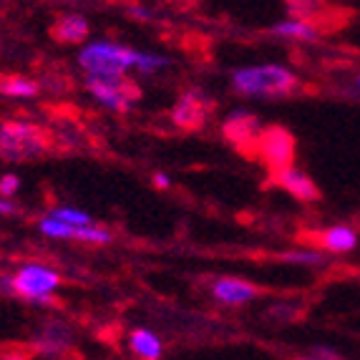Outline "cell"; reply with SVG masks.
Wrapping results in <instances>:
<instances>
[{
	"label": "cell",
	"mask_w": 360,
	"mask_h": 360,
	"mask_svg": "<svg viewBox=\"0 0 360 360\" xmlns=\"http://www.w3.org/2000/svg\"><path fill=\"white\" fill-rule=\"evenodd\" d=\"M232 89L247 98H285L300 89V78L280 63L242 66L232 73Z\"/></svg>",
	"instance_id": "6da1fadb"
},
{
	"label": "cell",
	"mask_w": 360,
	"mask_h": 360,
	"mask_svg": "<svg viewBox=\"0 0 360 360\" xmlns=\"http://www.w3.org/2000/svg\"><path fill=\"white\" fill-rule=\"evenodd\" d=\"M136 49L119 41H91L78 51V66L84 68L86 78H121L134 71Z\"/></svg>",
	"instance_id": "7a4b0ae2"
},
{
	"label": "cell",
	"mask_w": 360,
	"mask_h": 360,
	"mask_svg": "<svg viewBox=\"0 0 360 360\" xmlns=\"http://www.w3.org/2000/svg\"><path fill=\"white\" fill-rule=\"evenodd\" d=\"M51 139L38 124L30 121H3L0 124V159L8 164H23L49 154Z\"/></svg>",
	"instance_id": "3957f363"
},
{
	"label": "cell",
	"mask_w": 360,
	"mask_h": 360,
	"mask_svg": "<svg viewBox=\"0 0 360 360\" xmlns=\"http://www.w3.org/2000/svg\"><path fill=\"white\" fill-rule=\"evenodd\" d=\"M13 297L33 305H53V292L60 288V275L43 262H25L11 275Z\"/></svg>",
	"instance_id": "277c9868"
},
{
	"label": "cell",
	"mask_w": 360,
	"mask_h": 360,
	"mask_svg": "<svg viewBox=\"0 0 360 360\" xmlns=\"http://www.w3.org/2000/svg\"><path fill=\"white\" fill-rule=\"evenodd\" d=\"M295 136L283 127H262L257 141H255V156L267 167V172H277L295 164Z\"/></svg>",
	"instance_id": "5b68a950"
},
{
	"label": "cell",
	"mask_w": 360,
	"mask_h": 360,
	"mask_svg": "<svg viewBox=\"0 0 360 360\" xmlns=\"http://www.w3.org/2000/svg\"><path fill=\"white\" fill-rule=\"evenodd\" d=\"M214 114V98H210L205 91L189 89L176 98L172 108V124L181 131H197Z\"/></svg>",
	"instance_id": "8992f818"
},
{
	"label": "cell",
	"mask_w": 360,
	"mask_h": 360,
	"mask_svg": "<svg viewBox=\"0 0 360 360\" xmlns=\"http://www.w3.org/2000/svg\"><path fill=\"white\" fill-rule=\"evenodd\" d=\"M86 89L103 108L116 111V114H127L131 111L134 101H136V89L127 81V76L121 78H86Z\"/></svg>",
	"instance_id": "52a82bcc"
},
{
	"label": "cell",
	"mask_w": 360,
	"mask_h": 360,
	"mask_svg": "<svg viewBox=\"0 0 360 360\" xmlns=\"http://www.w3.org/2000/svg\"><path fill=\"white\" fill-rule=\"evenodd\" d=\"M259 131H262V124L259 119L252 114V111H247V108H237L232 114L224 119L222 124V134L224 139H229L234 146H252L255 149V141H257Z\"/></svg>",
	"instance_id": "ba28073f"
},
{
	"label": "cell",
	"mask_w": 360,
	"mask_h": 360,
	"mask_svg": "<svg viewBox=\"0 0 360 360\" xmlns=\"http://www.w3.org/2000/svg\"><path fill=\"white\" fill-rule=\"evenodd\" d=\"M270 179L275 181L280 189H285L288 194H292L295 199H300V202H305V205H310V202H318L320 199V186L315 184V181L310 179V176L302 172V169L297 167H285V169H277V172H272Z\"/></svg>",
	"instance_id": "9c48e42d"
},
{
	"label": "cell",
	"mask_w": 360,
	"mask_h": 360,
	"mask_svg": "<svg viewBox=\"0 0 360 360\" xmlns=\"http://www.w3.org/2000/svg\"><path fill=\"white\" fill-rule=\"evenodd\" d=\"M212 295L219 305L240 307L257 300L259 288L250 280H242V277H217L214 285H212Z\"/></svg>",
	"instance_id": "30bf717a"
},
{
	"label": "cell",
	"mask_w": 360,
	"mask_h": 360,
	"mask_svg": "<svg viewBox=\"0 0 360 360\" xmlns=\"http://www.w3.org/2000/svg\"><path fill=\"white\" fill-rule=\"evenodd\" d=\"M36 353L46 355V358H58L66 355L73 348V333L66 323H46L38 330L36 340H33Z\"/></svg>",
	"instance_id": "8fae6325"
},
{
	"label": "cell",
	"mask_w": 360,
	"mask_h": 360,
	"mask_svg": "<svg viewBox=\"0 0 360 360\" xmlns=\"http://www.w3.org/2000/svg\"><path fill=\"white\" fill-rule=\"evenodd\" d=\"M358 232L350 224H333L315 232V245L328 255H348L358 247Z\"/></svg>",
	"instance_id": "7c38bea8"
},
{
	"label": "cell",
	"mask_w": 360,
	"mask_h": 360,
	"mask_svg": "<svg viewBox=\"0 0 360 360\" xmlns=\"http://www.w3.org/2000/svg\"><path fill=\"white\" fill-rule=\"evenodd\" d=\"M89 33H91V25L81 13H66V15H60L53 23V28H51V36L58 43H63V46L86 43L89 41Z\"/></svg>",
	"instance_id": "4fadbf2b"
},
{
	"label": "cell",
	"mask_w": 360,
	"mask_h": 360,
	"mask_svg": "<svg viewBox=\"0 0 360 360\" xmlns=\"http://www.w3.org/2000/svg\"><path fill=\"white\" fill-rule=\"evenodd\" d=\"M270 33L277 38H285V41H292V43H315L320 38L318 25L307 18H295V15L275 23L270 28Z\"/></svg>",
	"instance_id": "5bb4252c"
},
{
	"label": "cell",
	"mask_w": 360,
	"mask_h": 360,
	"mask_svg": "<svg viewBox=\"0 0 360 360\" xmlns=\"http://www.w3.org/2000/svg\"><path fill=\"white\" fill-rule=\"evenodd\" d=\"M129 348H131V353L136 358H144V360H156L164 355L162 338L156 335V333L146 330V328H136L129 335Z\"/></svg>",
	"instance_id": "9a60e30c"
},
{
	"label": "cell",
	"mask_w": 360,
	"mask_h": 360,
	"mask_svg": "<svg viewBox=\"0 0 360 360\" xmlns=\"http://www.w3.org/2000/svg\"><path fill=\"white\" fill-rule=\"evenodd\" d=\"M280 259L288 264H295V267H312V270H320V267L328 264L325 250H312V247H295V250H288V252L280 255Z\"/></svg>",
	"instance_id": "2e32d148"
},
{
	"label": "cell",
	"mask_w": 360,
	"mask_h": 360,
	"mask_svg": "<svg viewBox=\"0 0 360 360\" xmlns=\"http://www.w3.org/2000/svg\"><path fill=\"white\" fill-rule=\"evenodd\" d=\"M0 91L11 98H33L38 94V84L25 76H8L0 81Z\"/></svg>",
	"instance_id": "e0dca14e"
},
{
	"label": "cell",
	"mask_w": 360,
	"mask_h": 360,
	"mask_svg": "<svg viewBox=\"0 0 360 360\" xmlns=\"http://www.w3.org/2000/svg\"><path fill=\"white\" fill-rule=\"evenodd\" d=\"M172 60L167 56L149 53V51H136V60H134V71L141 73V76H154V73L164 71Z\"/></svg>",
	"instance_id": "ac0fdd59"
},
{
	"label": "cell",
	"mask_w": 360,
	"mask_h": 360,
	"mask_svg": "<svg viewBox=\"0 0 360 360\" xmlns=\"http://www.w3.org/2000/svg\"><path fill=\"white\" fill-rule=\"evenodd\" d=\"M285 3H288L290 15H295V18H307V20L315 18L325 6L323 0H285Z\"/></svg>",
	"instance_id": "d6986e66"
},
{
	"label": "cell",
	"mask_w": 360,
	"mask_h": 360,
	"mask_svg": "<svg viewBox=\"0 0 360 360\" xmlns=\"http://www.w3.org/2000/svg\"><path fill=\"white\" fill-rule=\"evenodd\" d=\"M49 214L58 217V219H63V222H68V224H89V222H94V217L86 214V212H81V210H73V207H53Z\"/></svg>",
	"instance_id": "ffe728a7"
},
{
	"label": "cell",
	"mask_w": 360,
	"mask_h": 360,
	"mask_svg": "<svg viewBox=\"0 0 360 360\" xmlns=\"http://www.w3.org/2000/svg\"><path fill=\"white\" fill-rule=\"evenodd\" d=\"M20 176L18 174H13V172H8V174L0 176V197H6V199H13L15 194L20 192Z\"/></svg>",
	"instance_id": "44dd1931"
},
{
	"label": "cell",
	"mask_w": 360,
	"mask_h": 360,
	"mask_svg": "<svg viewBox=\"0 0 360 360\" xmlns=\"http://www.w3.org/2000/svg\"><path fill=\"white\" fill-rule=\"evenodd\" d=\"M127 13L134 20H151V11L146 6H141V3H129Z\"/></svg>",
	"instance_id": "7402d4cb"
},
{
	"label": "cell",
	"mask_w": 360,
	"mask_h": 360,
	"mask_svg": "<svg viewBox=\"0 0 360 360\" xmlns=\"http://www.w3.org/2000/svg\"><path fill=\"white\" fill-rule=\"evenodd\" d=\"M310 358H340V353H335V350H328V348H318V350H310Z\"/></svg>",
	"instance_id": "603a6c76"
},
{
	"label": "cell",
	"mask_w": 360,
	"mask_h": 360,
	"mask_svg": "<svg viewBox=\"0 0 360 360\" xmlns=\"http://www.w3.org/2000/svg\"><path fill=\"white\" fill-rule=\"evenodd\" d=\"M154 186H156V189H169V186H172V179L159 172V174H154Z\"/></svg>",
	"instance_id": "cb8c5ba5"
},
{
	"label": "cell",
	"mask_w": 360,
	"mask_h": 360,
	"mask_svg": "<svg viewBox=\"0 0 360 360\" xmlns=\"http://www.w3.org/2000/svg\"><path fill=\"white\" fill-rule=\"evenodd\" d=\"M0 292L11 295L13 297V285H11V275H0Z\"/></svg>",
	"instance_id": "d4e9b609"
},
{
	"label": "cell",
	"mask_w": 360,
	"mask_h": 360,
	"mask_svg": "<svg viewBox=\"0 0 360 360\" xmlns=\"http://www.w3.org/2000/svg\"><path fill=\"white\" fill-rule=\"evenodd\" d=\"M15 212V205H13V199L0 197V214H13Z\"/></svg>",
	"instance_id": "484cf974"
},
{
	"label": "cell",
	"mask_w": 360,
	"mask_h": 360,
	"mask_svg": "<svg viewBox=\"0 0 360 360\" xmlns=\"http://www.w3.org/2000/svg\"><path fill=\"white\" fill-rule=\"evenodd\" d=\"M355 86H358V91H360V76H358V78H355Z\"/></svg>",
	"instance_id": "4316f807"
}]
</instances>
